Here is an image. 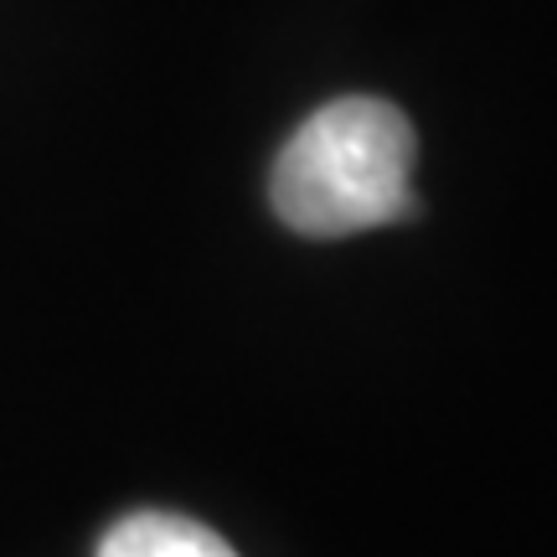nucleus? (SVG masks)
Listing matches in <instances>:
<instances>
[{
    "label": "nucleus",
    "mask_w": 557,
    "mask_h": 557,
    "mask_svg": "<svg viewBox=\"0 0 557 557\" xmlns=\"http://www.w3.org/2000/svg\"><path fill=\"white\" fill-rule=\"evenodd\" d=\"M418 135L408 114L382 99H336L299 124L278 150L269 197L284 227L305 238H351L418 212Z\"/></svg>",
    "instance_id": "1"
},
{
    "label": "nucleus",
    "mask_w": 557,
    "mask_h": 557,
    "mask_svg": "<svg viewBox=\"0 0 557 557\" xmlns=\"http://www.w3.org/2000/svg\"><path fill=\"white\" fill-rule=\"evenodd\" d=\"M99 557H238L227 542L176 511H135L114 521L99 542Z\"/></svg>",
    "instance_id": "2"
}]
</instances>
